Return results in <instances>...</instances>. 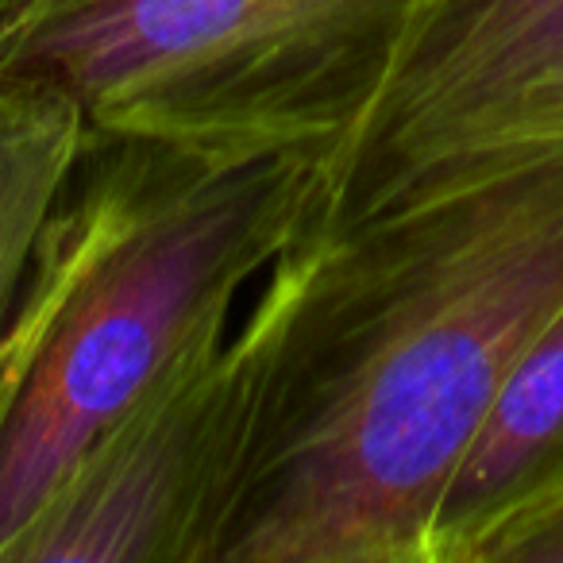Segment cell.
Listing matches in <instances>:
<instances>
[{"label": "cell", "mask_w": 563, "mask_h": 563, "mask_svg": "<svg viewBox=\"0 0 563 563\" xmlns=\"http://www.w3.org/2000/svg\"><path fill=\"white\" fill-rule=\"evenodd\" d=\"M563 309V151L301 232L232 336L251 417L212 563H429L440 498Z\"/></svg>", "instance_id": "cell-1"}, {"label": "cell", "mask_w": 563, "mask_h": 563, "mask_svg": "<svg viewBox=\"0 0 563 563\" xmlns=\"http://www.w3.org/2000/svg\"><path fill=\"white\" fill-rule=\"evenodd\" d=\"M321 158L89 140L0 329V563L109 424L309 224Z\"/></svg>", "instance_id": "cell-2"}, {"label": "cell", "mask_w": 563, "mask_h": 563, "mask_svg": "<svg viewBox=\"0 0 563 563\" xmlns=\"http://www.w3.org/2000/svg\"><path fill=\"white\" fill-rule=\"evenodd\" d=\"M413 0H0V81L78 104L89 140L324 158L360 128Z\"/></svg>", "instance_id": "cell-3"}, {"label": "cell", "mask_w": 563, "mask_h": 563, "mask_svg": "<svg viewBox=\"0 0 563 563\" xmlns=\"http://www.w3.org/2000/svg\"><path fill=\"white\" fill-rule=\"evenodd\" d=\"M563 151V0H413L375 104L321 163L306 232Z\"/></svg>", "instance_id": "cell-4"}, {"label": "cell", "mask_w": 563, "mask_h": 563, "mask_svg": "<svg viewBox=\"0 0 563 563\" xmlns=\"http://www.w3.org/2000/svg\"><path fill=\"white\" fill-rule=\"evenodd\" d=\"M247 417L235 344L201 347L89 444L9 563H212Z\"/></svg>", "instance_id": "cell-5"}, {"label": "cell", "mask_w": 563, "mask_h": 563, "mask_svg": "<svg viewBox=\"0 0 563 563\" xmlns=\"http://www.w3.org/2000/svg\"><path fill=\"white\" fill-rule=\"evenodd\" d=\"M563 490V309L521 352L478 421L429 537V563H475L514 517Z\"/></svg>", "instance_id": "cell-6"}, {"label": "cell", "mask_w": 563, "mask_h": 563, "mask_svg": "<svg viewBox=\"0 0 563 563\" xmlns=\"http://www.w3.org/2000/svg\"><path fill=\"white\" fill-rule=\"evenodd\" d=\"M86 147V120L70 97L40 81H0V329Z\"/></svg>", "instance_id": "cell-7"}, {"label": "cell", "mask_w": 563, "mask_h": 563, "mask_svg": "<svg viewBox=\"0 0 563 563\" xmlns=\"http://www.w3.org/2000/svg\"><path fill=\"white\" fill-rule=\"evenodd\" d=\"M475 563H563V490L501 525Z\"/></svg>", "instance_id": "cell-8"}]
</instances>
